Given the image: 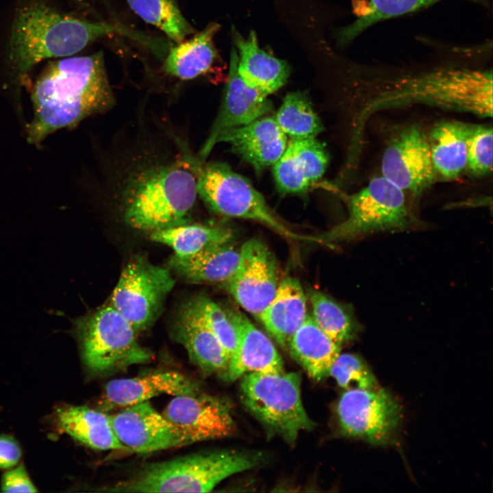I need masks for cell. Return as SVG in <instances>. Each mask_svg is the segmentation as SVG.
Instances as JSON below:
<instances>
[{
    "label": "cell",
    "mask_w": 493,
    "mask_h": 493,
    "mask_svg": "<svg viewBox=\"0 0 493 493\" xmlns=\"http://www.w3.org/2000/svg\"><path fill=\"white\" fill-rule=\"evenodd\" d=\"M381 171L403 191L414 194L431 186L436 173L425 134L415 126L403 129L385 150Z\"/></svg>",
    "instance_id": "obj_14"
},
{
    "label": "cell",
    "mask_w": 493,
    "mask_h": 493,
    "mask_svg": "<svg viewBox=\"0 0 493 493\" xmlns=\"http://www.w3.org/2000/svg\"><path fill=\"white\" fill-rule=\"evenodd\" d=\"M55 422L62 431L92 449L128 451L114 433L110 415L99 409L63 406L56 410Z\"/></svg>",
    "instance_id": "obj_26"
},
{
    "label": "cell",
    "mask_w": 493,
    "mask_h": 493,
    "mask_svg": "<svg viewBox=\"0 0 493 493\" xmlns=\"http://www.w3.org/2000/svg\"><path fill=\"white\" fill-rule=\"evenodd\" d=\"M1 488L3 492H38L23 465L4 473L1 479Z\"/></svg>",
    "instance_id": "obj_37"
},
{
    "label": "cell",
    "mask_w": 493,
    "mask_h": 493,
    "mask_svg": "<svg viewBox=\"0 0 493 493\" xmlns=\"http://www.w3.org/2000/svg\"><path fill=\"white\" fill-rule=\"evenodd\" d=\"M342 433L372 445L389 444L401 422V406L387 390H345L337 405Z\"/></svg>",
    "instance_id": "obj_11"
},
{
    "label": "cell",
    "mask_w": 493,
    "mask_h": 493,
    "mask_svg": "<svg viewBox=\"0 0 493 493\" xmlns=\"http://www.w3.org/2000/svg\"><path fill=\"white\" fill-rule=\"evenodd\" d=\"M329 376L346 390L379 388L376 377L365 361L353 353H340L331 368Z\"/></svg>",
    "instance_id": "obj_34"
},
{
    "label": "cell",
    "mask_w": 493,
    "mask_h": 493,
    "mask_svg": "<svg viewBox=\"0 0 493 493\" xmlns=\"http://www.w3.org/2000/svg\"><path fill=\"white\" fill-rule=\"evenodd\" d=\"M31 100L33 118L27 139L35 145L60 129L109 110L115 98L103 52L50 61L32 86Z\"/></svg>",
    "instance_id": "obj_2"
},
{
    "label": "cell",
    "mask_w": 493,
    "mask_h": 493,
    "mask_svg": "<svg viewBox=\"0 0 493 493\" xmlns=\"http://www.w3.org/2000/svg\"><path fill=\"white\" fill-rule=\"evenodd\" d=\"M99 1L102 4L104 5L105 8H108L111 5L110 0H99Z\"/></svg>",
    "instance_id": "obj_40"
},
{
    "label": "cell",
    "mask_w": 493,
    "mask_h": 493,
    "mask_svg": "<svg viewBox=\"0 0 493 493\" xmlns=\"http://www.w3.org/2000/svg\"><path fill=\"white\" fill-rule=\"evenodd\" d=\"M172 334L185 348L191 362L203 373H216L222 378L229 357L206 324L194 299L181 308Z\"/></svg>",
    "instance_id": "obj_20"
},
{
    "label": "cell",
    "mask_w": 493,
    "mask_h": 493,
    "mask_svg": "<svg viewBox=\"0 0 493 493\" xmlns=\"http://www.w3.org/2000/svg\"><path fill=\"white\" fill-rule=\"evenodd\" d=\"M194 300L206 324L230 359L236 346L237 335L227 312L206 296H198Z\"/></svg>",
    "instance_id": "obj_36"
},
{
    "label": "cell",
    "mask_w": 493,
    "mask_h": 493,
    "mask_svg": "<svg viewBox=\"0 0 493 493\" xmlns=\"http://www.w3.org/2000/svg\"><path fill=\"white\" fill-rule=\"evenodd\" d=\"M309 299L314 320L338 345L353 340L360 332L362 326L349 307L319 291H311Z\"/></svg>",
    "instance_id": "obj_31"
},
{
    "label": "cell",
    "mask_w": 493,
    "mask_h": 493,
    "mask_svg": "<svg viewBox=\"0 0 493 493\" xmlns=\"http://www.w3.org/2000/svg\"><path fill=\"white\" fill-rule=\"evenodd\" d=\"M131 10L145 23L164 32L175 44L194 32L176 0H127Z\"/></svg>",
    "instance_id": "obj_33"
},
{
    "label": "cell",
    "mask_w": 493,
    "mask_h": 493,
    "mask_svg": "<svg viewBox=\"0 0 493 493\" xmlns=\"http://www.w3.org/2000/svg\"><path fill=\"white\" fill-rule=\"evenodd\" d=\"M197 172V194L214 212L259 222L289 239L315 242L314 236L301 235L290 229L274 214L250 181L233 171L227 164L210 162L199 166Z\"/></svg>",
    "instance_id": "obj_9"
},
{
    "label": "cell",
    "mask_w": 493,
    "mask_h": 493,
    "mask_svg": "<svg viewBox=\"0 0 493 493\" xmlns=\"http://www.w3.org/2000/svg\"><path fill=\"white\" fill-rule=\"evenodd\" d=\"M301 384L297 372L249 373L242 377L241 399L270 431L292 444L300 432L314 427L302 403Z\"/></svg>",
    "instance_id": "obj_8"
},
{
    "label": "cell",
    "mask_w": 493,
    "mask_h": 493,
    "mask_svg": "<svg viewBox=\"0 0 493 493\" xmlns=\"http://www.w3.org/2000/svg\"><path fill=\"white\" fill-rule=\"evenodd\" d=\"M347 205L346 219L315 236L317 243L329 245L380 231L407 230L418 225L404 191L383 176L350 196Z\"/></svg>",
    "instance_id": "obj_7"
},
{
    "label": "cell",
    "mask_w": 493,
    "mask_h": 493,
    "mask_svg": "<svg viewBox=\"0 0 493 493\" xmlns=\"http://www.w3.org/2000/svg\"><path fill=\"white\" fill-rule=\"evenodd\" d=\"M22 455L17 441L7 435H0V468H10L16 465Z\"/></svg>",
    "instance_id": "obj_38"
},
{
    "label": "cell",
    "mask_w": 493,
    "mask_h": 493,
    "mask_svg": "<svg viewBox=\"0 0 493 493\" xmlns=\"http://www.w3.org/2000/svg\"><path fill=\"white\" fill-rule=\"evenodd\" d=\"M73 3L77 4L82 9H88L90 6L86 0H71Z\"/></svg>",
    "instance_id": "obj_39"
},
{
    "label": "cell",
    "mask_w": 493,
    "mask_h": 493,
    "mask_svg": "<svg viewBox=\"0 0 493 493\" xmlns=\"http://www.w3.org/2000/svg\"><path fill=\"white\" fill-rule=\"evenodd\" d=\"M278 274L273 253L262 240L251 238L242 245L236 271L223 285L245 311L258 318L276 293Z\"/></svg>",
    "instance_id": "obj_12"
},
{
    "label": "cell",
    "mask_w": 493,
    "mask_h": 493,
    "mask_svg": "<svg viewBox=\"0 0 493 493\" xmlns=\"http://www.w3.org/2000/svg\"><path fill=\"white\" fill-rule=\"evenodd\" d=\"M150 236L153 241L172 248L175 256L188 257L232 241L233 233L222 226L186 223L151 232Z\"/></svg>",
    "instance_id": "obj_30"
},
{
    "label": "cell",
    "mask_w": 493,
    "mask_h": 493,
    "mask_svg": "<svg viewBox=\"0 0 493 493\" xmlns=\"http://www.w3.org/2000/svg\"><path fill=\"white\" fill-rule=\"evenodd\" d=\"M114 433L130 452L151 453L192 444L148 401L110 415Z\"/></svg>",
    "instance_id": "obj_13"
},
{
    "label": "cell",
    "mask_w": 493,
    "mask_h": 493,
    "mask_svg": "<svg viewBox=\"0 0 493 493\" xmlns=\"http://www.w3.org/2000/svg\"><path fill=\"white\" fill-rule=\"evenodd\" d=\"M231 33L238 54V73L247 86L268 96L286 84L290 73L286 61L261 49L254 31L244 37L233 26Z\"/></svg>",
    "instance_id": "obj_22"
},
{
    "label": "cell",
    "mask_w": 493,
    "mask_h": 493,
    "mask_svg": "<svg viewBox=\"0 0 493 493\" xmlns=\"http://www.w3.org/2000/svg\"><path fill=\"white\" fill-rule=\"evenodd\" d=\"M307 297L300 282L288 277L280 281L276 293L257 318L277 342L288 344L307 316Z\"/></svg>",
    "instance_id": "obj_23"
},
{
    "label": "cell",
    "mask_w": 493,
    "mask_h": 493,
    "mask_svg": "<svg viewBox=\"0 0 493 493\" xmlns=\"http://www.w3.org/2000/svg\"><path fill=\"white\" fill-rule=\"evenodd\" d=\"M448 0H353L355 19L336 29V45L345 47L372 26L403 16ZM488 8L490 0H461Z\"/></svg>",
    "instance_id": "obj_24"
},
{
    "label": "cell",
    "mask_w": 493,
    "mask_h": 493,
    "mask_svg": "<svg viewBox=\"0 0 493 493\" xmlns=\"http://www.w3.org/2000/svg\"><path fill=\"white\" fill-rule=\"evenodd\" d=\"M162 414L193 444L234 433L231 405L225 399L201 392L175 396Z\"/></svg>",
    "instance_id": "obj_15"
},
{
    "label": "cell",
    "mask_w": 493,
    "mask_h": 493,
    "mask_svg": "<svg viewBox=\"0 0 493 493\" xmlns=\"http://www.w3.org/2000/svg\"><path fill=\"white\" fill-rule=\"evenodd\" d=\"M328 162L326 147L316 138L292 140L273 165L278 190L285 194L305 192L322 178Z\"/></svg>",
    "instance_id": "obj_21"
},
{
    "label": "cell",
    "mask_w": 493,
    "mask_h": 493,
    "mask_svg": "<svg viewBox=\"0 0 493 493\" xmlns=\"http://www.w3.org/2000/svg\"><path fill=\"white\" fill-rule=\"evenodd\" d=\"M282 131L293 140L314 138L323 130L307 93H288L275 117Z\"/></svg>",
    "instance_id": "obj_32"
},
{
    "label": "cell",
    "mask_w": 493,
    "mask_h": 493,
    "mask_svg": "<svg viewBox=\"0 0 493 493\" xmlns=\"http://www.w3.org/2000/svg\"><path fill=\"white\" fill-rule=\"evenodd\" d=\"M258 463L251 455L222 451L152 463L125 481L104 488L114 492H208L220 482Z\"/></svg>",
    "instance_id": "obj_5"
},
{
    "label": "cell",
    "mask_w": 493,
    "mask_h": 493,
    "mask_svg": "<svg viewBox=\"0 0 493 493\" xmlns=\"http://www.w3.org/2000/svg\"><path fill=\"white\" fill-rule=\"evenodd\" d=\"M469 128L470 125L455 121L440 122L432 128L428 139L436 174L455 179L466 167Z\"/></svg>",
    "instance_id": "obj_29"
},
{
    "label": "cell",
    "mask_w": 493,
    "mask_h": 493,
    "mask_svg": "<svg viewBox=\"0 0 493 493\" xmlns=\"http://www.w3.org/2000/svg\"><path fill=\"white\" fill-rule=\"evenodd\" d=\"M219 29L218 23H210L192 37L170 47L162 64L164 72L182 80L207 73L220 60L214 43Z\"/></svg>",
    "instance_id": "obj_25"
},
{
    "label": "cell",
    "mask_w": 493,
    "mask_h": 493,
    "mask_svg": "<svg viewBox=\"0 0 493 493\" xmlns=\"http://www.w3.org/2000/svg\"><path fill=\"white\" fill-rule=\"evenodd\" d=\"M126 36L153 48L156 38L120 22L91 21L60 12L43 1L23 3L14 13L7 47V65L12 81L23 85L31 71L47 60L79 53L95 40Z\"/></svg>",
    "instance_id": "obj_3"
},
{
    "label": "cell",
    "mask_w": 493,
    "mask_h": 493,
    "mask_svg": "<svg viewBox=\"0 0 493 493\" xmlns=\"http://www.w3.org/2000/svg\"><path fill=\"white\" fill-rule=\"evenodd\" d=\"M175 285L170 272L137 255L126 264L111 296V305L136 334L148 329Z\"/></svg>",
    "instance_id": "obj_10"
},
{
    "label": "cell",
    "mask_w": 493,
    "mask_h": 493,
    "mask_svg": "<svg viewBox=\"0 0 493 493\" xmlns=\"http://www.w3.org/2000/svg\"><path fill=\"white\" fill-rule=\"evenodd\" d=\"M226 312L236 329L237 343L222 378L233 381L249 373L283 372V360L270 338L240 311Z\"/></svg>",
    "instance_id": "obj_18"
},
{
    "label": "cell",
    "mask_w": 493,
    "mask_h": 493,
    "mask_svg": "<svg viewBox=\"0 0 493 493\" xmlns=\"http://www.w3.org/2000/svg\"><path fill=\"white\" fill-rule=\"evenodd\" d=\"M239 257L240 250L231 241L212 246L191 256L173 255L170 264L188 282L223 284L235 273Z\"/></svg>",
    "instance_id": "obj_28"
},
{
    "label": "cell",
    "mask_w": 493,
    "mask_h": 493,
    "mask_svg": "<svg viewBox=\"0 0 493 493\" xmlns=\"http://www.w3.org/2000/svg\"><path fill=\"white\" fill-rule=\"evenodd\" d=\"M75 331L84 364L94 375L146 364L153 353L142 346L129 323L110 304L76 320Z\"/></svg>",
    "instance_id": "obj_6"
},
{
    "label": "cell",
    "mask_w": 493,
    "mask_h": 493,
    "mask_svg": "<svg viewBox=\"0 0 493 493\" xmlns=\"http://www.w3.org/2000/svg\"><path fill=\"white\" fill-rule=\"evenodd\" d=\"M225 142L257 173L274 165L285 151L288 137L275 117H261L249 124L221 132L215 144Z\"/></svg>",
    "instance_id": "obj_19"
},
{
    "label": "cell",
    "mask_w": 493,
    "mask_h": 493,
    "mask_svg": "<svg viewBox=\"0 0 493 493\" xmlns=\"http://www.w3.org/2000/svg\"><path fill=\"white\" fill-rule=\"evenodd\" d=\"M340 347L307 314L290 339L287 350L310 377L320 381L329 376L331 368L340 354Z\"/></svg>",
    "instance_id": "obj_27"
},
{
    "label": "cell",
    "mask_w": 493,
    "mask_h": 493,
    "mask_svg": "<svg viewBox=\"0 0 493 493\" xmlns=\"http://www.w3.org/2000/svg\"><path fill=\"white\" fill-rule=\"evenodd\" d=\"M492 127L470 125L466 168L471 174L483 176L492 172Z\"/></svg>",
    "instance_id": "obj_35"
},
{
    "label": "cell",
    "mask_w": 493,
    "mask_h": 493,
    "mask_svg": "<svg viewBox=\"0 0 493 493\" xmlns=\"http://www.w3.org/2000/svg\"><path fill=\"white\" fill-rule=\"evenodd\" d=\"M237 64L238 54L235 47H232L223 102L210 133L199 153V160L201 162L209 155L221 132L249 124L272 110L273 103L267 95L243 81L238 73Z\"/></svg>",
    "instance_id": "obj_16"
},
{
    "label": "cell",
    "mask_w": 493,
    "mask_h": 493,
    "mask_svg": "<svg viewBox=\"0 0 493 493\" xmlns=\"http://www.w3.org/2000/svg\"><path fill=\"white\" fill-rule=\"evenodd\" d=\"M199 392V384L181 372L153 371L108 382L99 400L97 409L105 412L120 410L160 394L176 396L193 395Z\"/></svg>",
    "instance_id": "obj_17"
},
{
    "label": "cell",
    "mask_w": 493,
    "mask_h": 493,
    "mask_svg": "<svg viewBox=\"0 0 493 493\" xmlns=\"http://www.w3.org/2000/svg\"><path fill=\"white\" fill-rule=\"evenodd\" d=\"M431 46L418 63H359L353 84L364 104L361 124L380 110L411 104L492 117V42Z\"/></svg>",
    "instance_id": "obj_1"
},
{
    "label": "cell",
    "mask_w": 493,
    "mask_h": 493,
    "mask_svg": "<svg viewBox=\"0 0 493 493\" xmlns=\"http://www.w3.org/2000/svg\"><path fill=\"white\" fill-rule=\"evenodd\" d=\"M199 166L194 160L190 167L167 165L141 173L124 191L127 223L151 232L186 224L198 195Z\"/></svg>",
    "instance_id": "obj_4"
}]
</instances>
